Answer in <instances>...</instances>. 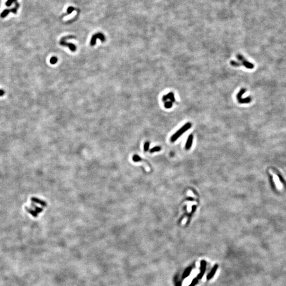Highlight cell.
I'll use <instances>...</instances> for the list:
<instances>
[{
  "instance_id": "6da1fadb",
  "label": "cell",
  "mask_w": 286,
  "mask_h": 286,
  "mask_svg": "<svg viewBox=\"0 0 286 286\" xmlns=\"http://www.w3.org/2000/svg\"><path fill=\"white\" fill-rule=\"evenodd\" d=\"M192 124L190 122H187L183 126H182L181 128L178 130L176 133H175L171 138V141L172 142H174L176 141L179 138L181 135L183 134L185 132L188 130L191 127Z\"/></svg>"
},
{
  "instance_id": "7a4b0ae2",
  "label": "cell",
  "mask_w": 286,
  "mask_h": 286,
  "mask_svg": "<svg viewBox=\"0 0 286 286\" xmlns=\"http://www.w3.org/2000/svg\"><path fill=\"white\" fill-rule=\"evenodd\" d=\"M72 38H76V37H75V36H69L64 37L61 39L60 41H59V44H60V45L63 46L68 47L70 48V49L72 51H75L76 50V46L72 43L66 42V40L67 39H72Z\"/></svg>"
},
{
  "instance_id": "3957f363",
  "label": "cell",
  "mask_w": 286,
  "mask_h": 286,
  "mask_svg": "<svg viewBox=\"0 0 286 286\" xmlns=\"http://www.w3.org/2000/svg\"><path fill=\"white\" fill-rule=\"evenodd\" d=\"M15 7H14L12 9H5L2 12V13H1V15H0V17H1L2 18H5L6 16L9 14L10 12L13 13L14 14H16L17 13V12L20 6V4L18 2H15Z\"/></svg>"
},
{
  "instance_id": "277c9868",
  "label": "cell",
  "mask_w": 286,
  "mask_h": 286,
  "mask_svg": "<svg viewBox=\"0 0 286 286\" xmlns=\"http://www.w3.org/2000/svg\"><path fill=\"white\" fill-rule=\"evenodd\" d=\"M237 58L238 60L241 62V64L244 66L246 68L249 69H254V65L253 64L249 62L247 60H246L245 58L242 55H241L240 54H238L237 55Z\"/></svg>"
},
{
  "instance_id": "5b68a950",
  "label": "cell",
  "mask_w": 286,
  "mask_h": 286,
  "mask_svg": "<svg viewBox=\"0 0 286 286\" xmlns=\"http://www.w3.org/2000/svg\"><path fill=\"white\" fill-rule=\"evenodd\" d=\"M97 39H99L102 42H105L106 40V38L104 35L102 33H98L94 35L91 39L90 45L91 46H94L96 43V40Z\"/></svg>"
},
{
  "instance_id": "8992f818",
  "label": "cell",
  "mask_w": 286,
  "mask_h": 286,
  "mask_svg": "<svg viewBox=\"0 0 286 286\" xmlns=\"http://www.w3.org/2000/svg\"><path fill=\"white\" fill-rule=\"evenodd\" d=\"M206 262L205 260H202L200 263V272L198 274V275L197 277V278L199 279H201L204 276V274L206 272Z\"/></svg>"
},
{
  "instance_id": "52a82bcc",
  "label": "cell",
  "mask_w": 286,
  "mask_h": 286,
  "mask_svg": "<svg viewBox=\"0 0 286 286\" xmlns=\"http://www.w3.org/2000/svg\"><path fill=\"white\" fill-rule=\"evenodd\" d=\"M168 99H170L171 101L172 102H174L175 101H176V99H175L174 95L173 93L170 92L168 94L164 95L162 98L163 101H164V102H165L167 100H168Z\"/></svg>"
},
{
  "instance_id": "ba28073f",
  "label": "cell",
  "mask_w": 286,
  "mask_h": 286,
  "mask_svg": "<svg viewBox=\"0 0 286 286\" xmlns=\"http://www.w3.org/2000/svg\"><path fill=\"white\" fill-rule=\"evenodd\" d=\"M193 135L192 134L190 135L188 138L187 141H186L185 146V149L186 150H189V149H190L192 145V143H193Z\"/></svg>"
},
{
  "instance_id": "9c48e42d",
  "label": "cell",
  "mask_w": 286,
  "mask_h": 286,
  "mask_svg": "<svg viewBox=\"0 0 286 286\" xmlns=\"http://www.w3.org/2000/svg\"><path fill=\"white\" fill-rule=\"evenodd\" d=\"M218 268V265L217 264L214 266V267L213 268L212 270H211V271L210 272V273L208 274V276H207V280H209L211 279H212L213 277L214 276V274H215L216 272L217 271Z\"/></svg>"
},
{
  "instance_id": "30bf717a",
  "label": "cell",
  "mask_w": 286,
  "mask_h": 286,
  "mask_svg": "<svg viewBox=\"0 0 286 286\" xmlns=\"http://www.w3.org/2000/svg\"><path fill=\"white\" fill-rule=\"evenodd\" d=\"M31 200L34 202H36V203L40 205L41 206H42L43 207H46L47 205L46 202H45L44 201H43V200H41L40 199H39L36 198H35V197L31 198Z\"/></svg>"
},
{
  "instance_id": "8fae6325",
  "label": "cell",
  "mask_w": 286,
  "mask_h": 286,
  "mask_svg": "<svg viewBox=\"0 0 286 286\" xmlns=\"http://www.w3.org/2000/svg\"><path fill=\"white\" fill-rule=\"evenodd\" d=\"M252 99L251 97H247L245 98H242L240 100H238V102L240 103H249L251 102Z\"/></svg>"
},
{
  "instance_id": "7c38bea8",
  "label": "cell",
  "mask_w": 286,
  "mask_h": 286,
  "mask_svg": "<svg viewBox=\"0 0 286 286\" xmlns=\"http://www.w3.org/2000/svg\"><path fill=\"white\" fill-rule=\"evenodd\" d=\"M191 271H192V268L191 267L188 268L187 269H186L184 271V272H183V275H182L183 279H185V278L189 276L190 274V272H191Z\"/></svg>"
},
{
  "instance_id": "4fadbf2b",
  "label": "cell",
  "mask_w": 286,
  "mask_h": 286,
  "mask_svg": "<svg viewBox=\"0 0 286 286\" xmlns=\"http://www.w3.org/2000/svg\"><path fill=\"white\" fill-rule=\"evenodd\" d=\"M25 209H26V210H27V211L29 213H30V214H31V215H33L34 217H37L38 216V214H37L38 213H37L36 212L35 210H33V209H31V208H28V207H26Z\"/></svg>"
},
{
  "instance_id": "5bb4252c",
  "label": "cell",
  "mask_w": 286,
  "mask_h": 286,
  "mask_svg": "<svg viewBox=\"0 0 286 286\" xmlns=\"http://www.w3.org/2000/svg\"><path fill=\"white\" fill-rule=\"evenodd\" d=\"M246 89H244V88H243V89H242L240 91V92L237 93V95H236V98H237L238 100H240L242 98V95H243L245 93V92H246Z\"/></svg>"
},
{
  "instance_id": "9a60e30c",
  "label": "cell",
  "mask_w": 286,
  "mask_h": 286,
  "mask_svg": "<svg viewBox=\"0 0 286 286\" xmlns=\"http://www.w3.org/2000/svg\"><path fill=\"white\" fill-rule=\"evenodd\" d=\"M162 148L161 147L159 146H157L154 147L152 148L149 150V152L150 153H153L155 152H160V151L161 150Z\"/></svg>"
},
{
  "instance_id": "2e32d148",
  "label": "cell",
  "mask_w": 286,
  "mask_h": 286,
  "mask_svg": "<svg viewBox=\"0 0 286 286\" xmlns=\"http://www.w3.org/2000/svg\"><path fill=\"white\" fill-rule=\"evenodd\" d=\"M133 160L135 162H138L142 161L143 160L141 157H140V156H138V155L135 154L133 157Z\"/></svg>"
},
{
  "instance_id": "e0dca14e",
  "label": "cell",
  "mask_w": 286,
  "mask_h": 286,
  "mask_svg": "<svg viewBox=\"0 0 286 286\" xmlns=\"http://www.w3.org/2000/svg\"><path fill=\"white\" fill-rule=\"evenodd\" d=\"M31 206L32 207H33L34 208H35V211L37 213H38V214L42 212L43 211V209H42L41 208H40V207H38L36 206V205H35V204H34L33 203H31Z\"/></svg>"
},
{
  "instance_id": "ac0fdd59",
  "label": "cell",
  "mask_w": 286,
  "mask_h": 286,
  "mask_svg": "<svg viewBox=\"0 0 286 286\" xmlns=\"http://www.w3.org/2000/svg\"><path fill=\"white\" fill-rule=\"evenodd\" d=\"M172 102L171 101H166L164 103V107L166 109H170L172 107Z\"/></svg>"
},
{
  "instance_id": "d6986e66",
  "label": "cell",
  "mask_w": 286,
  "mask_h": 286,
  "mask_svg": "<svg viewBox=\"0 0 286 286\" xmlns=\"http://www.w3.org/2000/svg\"><path fill=\"white\" fill-rule=\"evenodd\" d=\"M58 61V58H57V57L56 56H53L50 59V63L51 64H53L54 65L55 64H56L57 62Z\"/></svg>"
},
{
  "instance_id": "ffe728a7",
  "label": "cell",
  "mask_w": 286,
  "mask_h": 286,
  "mask_svg": "<svg viewBox=\"0 0 286 286\" xmlns=\"http://www.w3.org/2000/svg\"><path fill=\"white\" fill-rule=\"evenodd\" d=\"M150 143L149 142H146L144 145V150L145 152H147L149 150Z\"/></svg>"
},
{
  "instance_id": "44dd1931",
  "label": "cell",
  "mask_w": 286,
  "mask_h": 286,
  "mask_svg": "<svg viewBox=\"0 0 286 286\" xmlns=\"http://www.w3.org/2000/svg\"><path fill=\"white\" fill-rule=\"evenodd\" d=\"M17 0H7L6 3H5V5L6 6L9 7L12 5V4L13 3H15V2H17Z\"/></svg>"
},
{
  "instance_id": "7402d4cb",
  "label": "cell",
  "mask_w": 286,
  "mask_h": 286,
  "mask_svg": "<svg viewBox=\"0 0 286 286\" xmlns=\"http://www.w3.org/2000/svg\"><path fill=\"white\" fill-rule=\"evenodd\" d=\"M230 64H231L232 66H235V67L240 66L242 65L239 62H237L234 61H230Z\"/></svg>"
},
{
  "instance_id": "603a6c76",
  "label": "cell",
  "mask_w": 286,
  "mask_h": 286,
  "mask_svg": "<svg viewBox=\"0 0 286 286\" xmlns=\"http://www.w3.org/2000/svg\"><path fill=\"white\" fill-rule=\"evenodd\" d=\"M198 279L197 278H194V279H193V280L192 281L191 283V284H190L189 285V286H195L197 284H198Z\"/></svg>"
},
{
  "instance_id": "cb8c5ba5",
  "label": "cell",
  "mask_w": 286,
  "mask_h": 286,
  "mask_svg": "<svg viewBox=\"0 0 286 286\" xmlns=\"http://www.w3.org/2000/svg\"><path fill=\"white\" fill-rule=\"evenodd\" d=\"M74 10V8L73 7H72L70 6L69 7H68V9H67V14H71L72 12H73Z\"/></svg>"
},
{
  "instance_id": "d4e9b609",
  "label": "cell",
  "mask_w": 286,
  "mask_h": 286,
  "mask_svg": "<svg viewBox=\"0 0 286 286\" xmlns=\"http://www.w3.org/2000/svg\"><path fill=\"white\" fill-rule=\"evenodd\" d=\"M5 94V91L3 90L0 89V97H2Z\"/></svg>"
},
{
  "instance_id": "484cf974",
  "label": "cell",
  "mask_w": 286,
  "mask_h": 286,
  "mask_svg": "<svg viewBox=\"0 0 286 286\" xmlns=\"http://www.w3.org/2000/svg\"><path fill=\"white\" fill-rule=\"evenodd\" d=\"M176 286H181V282H178L177 283Z\"/></svg>"
}]
</instances>
